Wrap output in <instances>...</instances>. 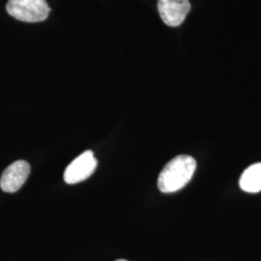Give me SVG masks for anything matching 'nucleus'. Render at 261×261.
<instances>
[{"mask_svg":"<svg viewBox=\"0 0 261 261\" xmlns=\"http://www.w3.org/2000/svg\"><path fill=\"white\" fill-rule=\"evenodd\" d=\"M196 168L195 159L179 155L165 166L158 177L159 190L164 194L177 192L191 181Z\"/></svg>","mask_w":261,"mask_h":261,"instance_id":"f257e3e1","label":"nucleus"},{"mask_svg":"<svg viewBox=\"0 0 261 261\" xmlns=\"http://www.w3.org/2000/svg\"><path fill=\"white\" fill-rule=\"evenodd\" d=\"M6 10L10 16L24 22L43 21L50 11L46 0H9Z\"/></svg>","mask_w":261,"mask_h":261,"instance_id":"f03ea898","label":"nucleus"},{"mask_svg":"<svg viewBox=\"0 0 261 261\" xmlns=\"http://www.w3.org/2000/svg\"><path fill=\"white\" fill-rule=\"evenodd\" d=\"M98 166V162L91 150H86L75 158L64 171V181L73 185L84 181L93 174Z\"/></svg>","mask_w":261,"mask_h":261,"instance_id":"7ed1b4c3","label":"nucleus"},{"mask_svg":"<svg viewBox=\"0 0 261 261\" xmlns=\"http://www.w3.org/2000/svg\"><path fill=\"white\" fill-rule=\"evenodd\" d=\"M191 10L189 0H158V11L161 19L171 28H176L186 19Z\"/></svg>","mask_w":261,"mask_h":261,"instance_id":"20e7f679","label":"nucleus"},{"mask_svg":"<svg viewBox=\"0 0 261 261\" xmlns=\"http://www.w3.org/2000/svg\"><path fill=\"white\" fill-rule=\"evenodd\" d=\"M30 166L25 161H17L6 168L0 178V188L5 193H16L28 180Z\"/></svg>","mask_w":261,"mask_h":261,"instance_id":"39448f33","label":"nucleus"},{"mask_svg":"<svg viewBox=\"0 0 261 261\" xmlns=\"http://www.w3.org/2000/svg\"><path fill=\"white\" fill-rule=\"evenodd\" d=\"M244 192L255 194L261 191V163H256L244 170L240 181Z\"/></svg>","mask_w":261,"mask_h":261,"instance_id":"423d86ee","label":"nucleus"},{"mask_svg":"<svg viewBox=\"0 0 261 261\" xmlns=\"http://www.w3.org/2000/svg\"><path fill=\"white\" fill-rule=\"evenodd\" d=\"M116 261H128V260H125V259H118V260Z\"/></svg>","mask_w":261,"mask_h":261,"instance_id":"0eeeda50","label":"nucleus"}]
</instances>
